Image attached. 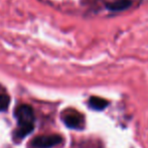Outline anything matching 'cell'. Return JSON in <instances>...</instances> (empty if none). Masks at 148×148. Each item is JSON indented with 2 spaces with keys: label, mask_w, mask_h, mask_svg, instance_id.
<instances>
[{
  "label": "cell",
  "mask_w": 148,
  "mask_h": 148,
  "mask_svg": "<svg viewBox=\"0 0 148 148\" xmlns=\"http://www.w3.org/2000/svg\"><path fill=\"white\" fill-rule=\"evenodd\" d=\"M14 118L17 122V127L13 132V140L20 141L28 136L34 129V110L30 105L22 104L15 109Z\"/></svg>",
  "instance_id": "cell-1"
},
{
  "label": "cell",
  "mask_w": 148,
  "mask_h": 148,
  "mask_svg": "<svg viewBox=\"0 0 148 148\" xmlns=\"http://www.w3.org/2000/svg\"><path fill=\"white\" fill-rule=\"evenodd\" d=\"M62 120L68 128L73 129V130L82 131L86 127V119H85L84 114L80 113L76 110L70 109L64 112Z\"/></svg>",
  "instance_id": "cell-2"
},
{
  "label": "cell",
  "mask_w": 148,
  "mask_h": 148,
  "mask_svg": "<svg viewBox=\"0 0 148 148\" xmlns=\"http://www.w3.org/2000/svg\"><path fill=\"white\" fill-rule=\"evenodd\" d=\"M64 141L59 134H49V135H39L31 140L29 146L31 148H53L62 144Z\"/></svg>",
  "instance_id": "cell-3"
},
{
  "label": "cell",
  "mask_w": 148,
  "mask_h": 148,
  "mask_svg": "<svg viewBox=\"0 0 148 148\" xmlns=\"http://www.w3.org/2000/svg\"><path fill=\"white\" fill-rule=\"evenodd\" d=\"M131 5H132L131 0H115L106 3V8L111 12H120L127 10L131 7Z\"/></svg>",
  "instance_id": "cell-4"
},
{
  "label": "cell",
  "mask_w": 148,
  "mask_h": 148,
  "mask_svg": "<svg viewBox=\"0 0 148 148\" xmlns=\"http://www.w3.org/2000/svg\"><path fill=\"white\" fill-rule=\"evenodd\" d=\"M110 102L108 100L104 99L101 97H97V96H92L89 98L88 106L90 109L95 110V111H103L109 106Z\"/></svg>",
  "instance_id": "cell-5"
},
{
  "label": "cell",
  "mask_w": 148,
  "mask_h": 148,
  "mask_svg": "<svg viewBox=\"0 0 148 148\" xmlns=\"http://www.w3.org/2000/svg\"><path fill=\"white\" fill-rule=\"evenodd\" d=\"M10 105V97L6 94H0V112L7 111Z\"/></svg>",
  "instance_id": "cell-6"
}]
</instances>
